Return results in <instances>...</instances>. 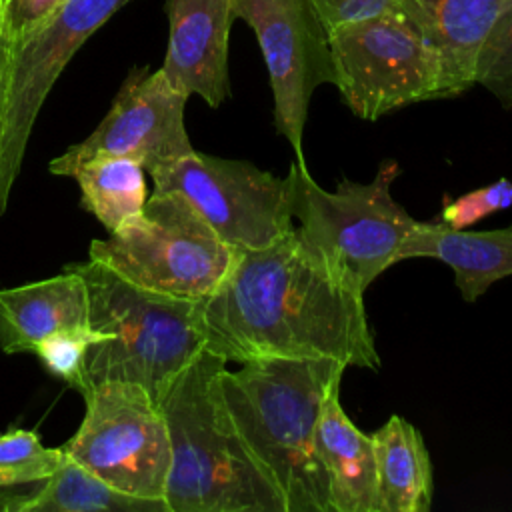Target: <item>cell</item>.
Listing matches in <instances>:
<instances>
[{
	"label": "cell",
	"mask_w": 512,
	"mask_h": 512,
	"mask_svg": "<svg viewBox=\"0 0 512 512\" xmlns=\"http://www.w3.org/2000/svg\"><path fill=\"white\" fill-rule=\"evenodd\" d=\"M398 164L386 160L368 184L340 178L336 190H324L296 160L290 164L286 196L292 220L326 270L348 290L366 288L392 264L414 220L394 198Z\"/></svg>",
	"instance_id": "obj_5"
},
{
	"label": "cell",
	"mask_w": 512,
	"mask_h": 512,
	"mask_svg": "<svg viewBox=\"0 0 512 512\" xmlns=\"http://www.w3.org/2000/svg\"><path fill=\"white\" fill-rule=\"evenodd\" d=\"M512 0H400L404 14L440 68V98H454L474 86L478 54L496 20Z\"/></svg>",
	"instance_id": "obj_14"
},
{
	"label": "cell",
	"mask_w": 512,
	"mask_h": 512,
	"mask_svg": "<svg viewBox=\"0 0 512 512\" xmlns=\"http://www.w3.org/2000/svg\"><path fill=\"white\" fill-rule=\"evenodd\" d=\"M236 0H168V48L162 72L186 96L210 108L230 98L228 38Z\"/></svg>",
	"instance_id": "obj_13"
},
{
	"label": "cell",
	"mask_w": 512,
	"mask_h": 512,
	"mask_svg": "<svg viewBox=\"0 0 512 512\" xmlns=\"http://www.w3.org/2000/svg\"><path fill=\"white\" fill-rule=\"evenodd\" d=\"M64 460L62 446H44L34 430H8L0 434V486L46 480L58 472Z\"/></svg>",
	"instance_id": "obj_21"
},
{
	"label": "cell",
	"mask_w": 512,
	"mask_h": 512,
	"mask_svg": "<svg viewBox=\"0 0 512 512\" xmlns=\"http://www.w3.org/2000/svg\"><path fill=\"white\" fill-rule=\"evenodd\" d=\"M406 258H434L448 264L464 302L472 304L496 280L512 276V224L476 232L418 222L396 252V262Z\"/></svg>",
	"instance_id": "obj_17"
},
{
	"label": "cell",
	"mask_w": 512,
	"mask_h": 512,
	"mask_svg": "<svg viewBox=\"0 0 512 512\" xmlns=\"http://www.w3.org/2000/svg\"><path fill=\"white\" fill-rule=\"evenodd\" d=\"M314 456L326 480L330 512H376V458L372 436L352 424L340 404V384L322 402Z\"/></svg>",
	"instance_id": "obj_16"
},
{
	"label": "cell",
	"mask_w": 512,
	"mask_h": 512,
	"mask_svg": "<svg viewBox=\"0 0 512 512\" xmlns=\"http://www.w3.org/2000/svg\"><path fill=\"white\" fill-rule=\"evenodd\" d=\"M106 336L92 326L72 328L46 338L38 348L36 356L48 372L74 386L80 394L86 390V360L94 344L104 342Z\"/></svg>",
	"instance_id": "obj_22"
},
{
	"label": "cell",
	"mask_w": 512,
	"mask_h": 512,
	"mask_svg": "<svg viewBox=\"0 0 512 512\" xmlns=\"http://www.w3.org/2000/svg\"><path fill=\"white\" fill-rule=\"evenodd\" d=\"M206 350L226 362L332 358L378 372L364 296L340 284L294 226L266 248L238 250L202 300Z\"/></svg>",
	"instance_id": "obj_1"
},
{
	"label": "cell",
	"mask_w": 512,
	"mask_h": 512,
	"mask_svg": "<svg viewBox=\"0 0 512 512\" xmlns=\"http://www.w3.org/2000/svg\"><path fill=\"white\" fill-rule=\"evenodd\" d=\"M152 192L184 196L234 250H258L294 228L286 180L246 160L190 152L148 172Z\"/></svg>",
	"instance_id": "obj_10"
},
{
	"label": "cell",
	"mask_w": 512,
	"mask_h": 512,
	"mask_svg": "<svg viewBox=\"0 0 512 512\" xmlns=\"http://www.w3.org/2000/svg\"><path fill=\"white\" fill-rule=\"evenodd\" d=\"M344 370L332 358H260L220 374L236 432L280 492L286 512H330L314 432L322 402Z\"/></svg>",
	"instance_id": "obj_2"
},
{
	"label": "cell",
	"mask_w": 512,
	"mask_h": 512,
	"mask_svg": "<svg viewBox=\"0 0 512 512\" xmlns=\"http://www.w3.org/2000/svg\"><path fill=\"white\" fill-rule=\"evenodd\" d=\"M188 98L168 82L162 68L134 70L90 136L52 158L48 170L56 176H70L84 160L124 156L152 172L188 156L194 152L184 124Z\"/></svg>",
	"instance_id": "obj_12"
},
{
	"label": "cell",
	"mask_w": 512,
	"mask_h": 512,
	"mask_svg": "<svg viewBox=\"0 0 512 512\" xmlns=\"http://www.w3.org/2000/svg\"><path fill=\"white\" fill-rule=\"evenodd\" d=\"M236 254L176 192H152L138 218L90 244V258L128 282L188 300L210 296Z\"/></svg>",
	"instance_id": "obj_6"
},
{
	"label": "cell",
	"mask_w": 512,
	"mask_h": 512,
	"mask_svg": "<svg viewBox=\"0 0 512 512\" xmlns=\"http://www.w3.org/2000/svg\"><path fill=\"white\" fill-rule=\"evenodd\" d=\"M82 398L86 412L64 454L122 492L166 502L170 436L158 402L118 380L92 384Z\"/></svg>",
	"instance_id": "obj_7"
},
{
	"label": "cell",
	"mask_w": 512,
	"mask_h": 512,
	"mask_svg": "<svg viewBox=\"0 0 512 512\" xmlns=\"http://www.w3.org/2000/svg\"><path fill=\"white\" fill-rule=\"evenodd\" d=\"M474 84L484 86L506 110H512V2L496 20L478 54Z\"/></svg>",
	"instance_id": "obj_23"
},
{
	"label": "cell",
	"mask_w": 512,
	"mask_h": 512,
	"mask_svg": "<svg viewBox=\"0 0 512 512\" xmlns=\"http://www.w3.org/2000/svg\"><path fill=\"white\" fill-rule=\"evenodd\" d=\"M226 360L206 348L158 400L170 436L164 500L170 512H286L246 450L220 390Z\"/></svg>",
	"instance_id": "obj_3"
},
{
	"label": "cell",
	"mask_w": 512,
	"mask_h": 512,
	"mask_svg": "<svg viewBox=\"0 0 512 512\" xmlns=\"http://www.w3.org/2000/svg\"><path fill=\"white\" fill-rule=\"evenodd\" d=\"M128 0H62L6 52L0 118V216L8 208L38 112L76 50Z\"/></svg>",
	"instance_id": "obj_9"
},
{
	"label": "cell",
	"mask_w": 512,
	"mask_h": 512,
	"mask_svg": "<svg viewBox=\"0 0 512 512\" xmlns=\"http://www.w3.org/2000/svg\"><path fill=\"white\" fill-rule=\"evenodd\" d=\"M334 86L362 120L440 98L434 50L400 12L328 30Z\"/></svg>",
	"instance_id": "obj_8"
},
{
	"label": "cell",
	"mask_w": 512,
	"mask_h": 512,
	"mask_svg": "<svg viewBox=\"0 0 512 512\" xmlns=\"http://www.w3.org/2000/svg\"><path fill=\"white\" fill-rule=\"evenodd\" d=\"M4 84H6V52H4V46H0V118L4 108Z\"/></svg>",
	"instance_id": "obj_28"
},
{
	"label": "cell",
	"mask_w": 512,
	"mask_h": 512,
	"mask_svg": "<svg viewBox=\"0 0 512 512\" xmlns=\"http://www.w3.org/2000/svg\"><path fill=\"white\" fill-rule=\"evenodd\" d=\"M82 326H90L88 288L70 266L52 278L0 290V350L4 354H34L46 338Z\"/></svg>",
	"instance_id": "obj_15"
},
{
	"label": "cell",
	"mask_w": 512,
	"mask_h": 512,
	"mask_svg": "<svg viewBox=\"0 0 512 512\" xmlns=\"http://www.w3.org/2000/svg\"><path fill=\"white\" fill-rule=\"evenodd\" d=\"M144 166L124 156H96L80 162L70 178L80 188L82 206L114 232L138 218L148 200Z\"/></svg>",
	"instance_id": "obj_19"
},
{
	"label": "cell",
	"mask_w": 512,
	"mask_h": 512,
	"mask_svg": "<svg viewBox=\"0 0 512 512\" xmlns=\"http://www.w3.org/2000/svg\"><path fill=\"white\" fill-rule=\"evenodd\" d=\"M70 268L86 282L90 326L106 336L88 352V386L132 382L158 402L174 376L206 348L202 300L140 288L92 258Z\"/></svg>",
	"instance_id": "obj_4"
},
{
	"label": "cell",
	"mask_w": 512,
	"mask_h": 512,
	"mask_svg": "<svg viewBox=\"0 0 512 512\" xmlns=\"http://www.w3.org/2000/svg\"><path fill=\"white\" fill-rule=\"evenodd\" d=\"M62 0H0V46L10 48L30 34Z\"/></svg>",
	"instance_id": "obj_25"
},
{
	"label": "cell",
	"mask_w": 512,
	"mask_h": 512,
	"mask_svg": "<svg viewBox=\"0 0 512 512\" xmlns=\"http://www.w3.org/2000/svg\"><path fill=\"white\" fill-rule=\"evenodd\" d=\"M28 512H170L166 502L122 492L66 456Z\"/></svg>",
	"instance_id": "obj_20"
},
{
	"label": "cell",
	"mask_w": 512,
	"mask_h": 512,
	"mask_svg": "<svg viewBox=\"0 0 512 512\" xmlns=\"http://www.w3.org/2000/svg\"><path fill=\"white\" fill-rule=\"evenodd\" d=\"M370 436L376 458V512H428L434 478L418 428L392 414Z\"/></svg>",
	"instance_id": "obj_18"
},
{
	"label": "cell",
	"mask_w": 512,
	"mask_h": 512,
	"mask_svg": "<svg viewBox=\"0 0 512 512\" xmlns=\"http://www.w3.org/2000/svg\"><path fill=\"white\" fill-rule=\"evenodd\" d=\"M236 18L244 20L260 44L272 96L274 126L306 166L302 134L308 106L320 84H334L328 30L312 0H236Z\"/></svg>",
	"instance_id": "obj_11"
},
{
	"label": "cell",
	"mask_w": 512,
	"mask_h": 512,
	"mask_svg": "<svg viewBox=\"0 0 512 512\" xmlns=\"http://www.w3.org/2000/svg\"><path fill=\"white\" fill-rule=\"evenodd\" d=\"M46 480L20 486H0V512H28L36 496L42 492Z\"/></svg>",
	"instance_id": "obj_27"
},
{
	"label": "cell",
	"mask_w": 512,
	"mask_h": 512,
	"mask_svg": "<svg viewBox=\"0 0 512 512\" xmlns=\"http://www.w3.org/2000/svg\"><path fill=\"white\" fill-rule=\"evenodd\" d=\"M312 6L326 30L400 12V0H312Z\"/></svg>",
	"instance_id": "obj_26"
},
{
	"label": "cell",
	"mask_w": 512,
	"mask_h": 512,
	"mask_svg": "<svg viewBox=\"0 0 512 512\" xmlns=\"http://www.w3.org/2000/svg\"><path fill=\"white\" fill-rule=\"evenodd\" d=\"M508 206H512V182L508 178H498L496 182L470 190L454 200L446 198L440 224L452 230H462Z\"/></svg>",
	"instance_id": "obj_24"
}]
</instances>
